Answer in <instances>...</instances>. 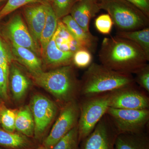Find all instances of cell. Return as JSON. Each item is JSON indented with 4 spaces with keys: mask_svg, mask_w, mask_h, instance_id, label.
Masks as SVG:
<instances>
[{
    "mask_svg": "<svg viewBox=\"0 0 149 149\" xmlns=\"http://www.w3.org/2000/svg\"><path fill=\"white\" fill-rule=\"evenodd\" d=\"M100 10L98 0H80L74 3L70 11V15L80 27L89 32L91 19Z\"/></svg>",
    "mask_w": 149,
    "mask_h": 149,
    "instance_id": "13",
    "label": "cell"
},
{
    "mask_svg": "<svg viewBox=\"0 0 149 149\" xmlns=\"http://www.w3.org/2000/svg\"><path fill=\"white\" fill-rule=\"evenodd\" d=\"M62 22L81 48L87 49L91 53L95 52L98 42L97 37L92 35L90 31H85L70 15H68L63 17Z\"/></svg>",
    "mask_w": 149,
    "mask_h": 149,
    "instance_id": "14",
    "label": "cell"
},
{
    "mask_svg": "<svg viewBox=\"0 0 149 149\" xmlns=\"http://www.w3.org/2000/svg\"><path fill=\"white\" fill-rule=\"evenodd\" d=\"M109 116L118 134L146 131L149 121V109H126L109 107Z\"/></svg>",
    "mask_w": 149,
    "mask_h": 149,
    "instance_id": "6",
    "label": "cell"
},
{
    "mask_svg": "<svg viewBox=\"0 0 149 149\" xmlns=\"http://www.w3.org/2000/svg\"><path fill=\"white\" fill-rule=\"evenodd\" d=\"M56 33L48 43L44 54V57L49 65L58 68L71 65L74 53L71 52H63L58 48L55 39Z\"/></svg>",
    "mask_w": 149,
    "mask_h": 149,
    "instance_id": "16",
    "label": "cell"
},
{
    "mask_svg": "<svg viewBox=\"0 0 149 149\" xmlns=\"http://www.w3.org/2000/svg\"><path fill=\"white\" fill-rule=\"evenodd\" d=\"M48 1H49L51 2H52V0H48Z\"/></svg>",
    "mask_w": 149,
    "mask_h": 149,
    "instance_id": "36",
    "label": "cell"
},
{
    "mask_svg": "<svg viewBox=\"0 0 149 149\" xmlns=\"http://www.w3.org/2000/svg\"><path fill=\"white\" fill-rule=\"evenodd\" d=\"M114 149H149V136L146 131L121 133L117 136Z\"/></svg>",
    "mask_w": 149,
    "mask_h": 149,
    "instance_id": "17",
    "label": "cell"
},
{
    "mask_svg": "<svg viewBox=\"0 0 149 149\" xmlns=\"http://www.w3.org/2000/svg\"><path fill=\"white\" fill-rule=\"evenodd\" d=\"M25 8L24 14L30 33L38 47L40 48V37L45 23L46 3Z\"/></svg>",
    "mask_w": 149,
    "mask_h": 149,
    "instance_id": "12",
    "label": "cell"
},
{
    "mask_svg": "<svg viewBox=\"0 0 149 149\" xmlns=\"http://www.w3.org/2000/svg\"><path fill=\"white\" fill-rule=\"evenodd\" d=\"M35 83L63 104L77 100L80 97L81 81L77 79L71 65L42 71L32 76Z\"/></svg>",
    "mask_w": 149,
    "mask_h": 149,
    "instance_id": "3",
    "label": "cell"
},
{
    "mask_svg": "<svg viewBox=\"0 0 149 149\" xmlns=\"http://www.w3.org/2000/svg\"><path fill=\"white\" fill-rule=\"evenodd\" d=\"M77 125L59 140L52 149H80Z\"/></svg>",
    "mask_w": 149,
    "mask_h": 149,
    "instance_id": "24",
    "label": "cell"
},
{
    "mask_svg": "<svg viewBox=\"0 0 149 149\" xmlns=\"http://www.w3.org/2000/svg\"><path fill=\"white\" fill-rule=\"evenodd\" d=\"M101 64L115 71L136 74L148 64L149 58L138 45L118 37L104 38L99 53Z\"/></svg>",
    "mask_w": 149,
    "mask_h": 149,
    "instance_id": "1",
    "label": "cell"
},
{
    "mask_svg": "<svg viewBox=\"0 0 149 149\" xmlns=\"http://www.w3.org/2000/svg\"><path fill=\"white\" fill-rule=\"evenodd\" d=\"M29 108L35 123L33 138L42 142L46 130L56 116L58 108L52 101L41 94L32 97Z\"/></svg>",
    "mask_w": 149,
    "mask_h": 149,
    "instance_id": "8",
    "label": "cell"
},
{
    "mask_svg": "<svg viewBox=\"0 0 149 149\" xmlns=\"http://www.w3.org/2000/svg\"><path fill=\"white\" fill-rule=\"evenodd\" d=\"M6 32L11 43L27 48L39 54L40 49L19 15H15L11 19L7 26Z\"/></svg>",
    "mask_w": 149,
    "mask_h": 149,
    "instance_id": "11",
    "label": "cell"
},
{
    "mask_svg": "<svg viewBox=\"0 0 149 149\" xmlns=\"http://www.w3.org/2000/svg\"><path fill=\"white\" fill-rule=\"evenodd\" d=\"M2 104L1 102V101H0V106H1V105Z\"/></svg>",
    "mask_w": 149,
    "mask_h": 149,
    "instance_id": "37",
    "label": "cell"
},
{
    "mask_svg": "<svg viewBox=\"0 0 149 149\" xmlns=\"http://www.w3.org/2000/svg\"><path fill=\"white\" fill-rule=\"evenodd\" d=\"M0 149H2L1 148H0Z\"/></svg>",
    "mask_w": 149,
    "mask_h": 149,
    "instance_id": "39",
    "label": "cell"
},
{
    "mask_svg": "<svg viewBox=\"0 0 149 149\" xmlns=\"http://www.w3.org/2000/svg\"><path fill=\"white\" fill-rule=\"evenodd\" d=\"M134 78L135 83H138L140 88L149 93V65H146L136 72Z\"/></svg>",
    "mask_w": 149,
    "mask_h": 149,
    "instance_id": "30",
    "label": "cell"
},
{
    "mask_svg": "<svg viewBox=\"0 0 149 149\" xmlns=\"http://www.w3.org/2000/svg\"><path fill=\"white\" fill-rule=\"evenodd\" d=\"M101 9L106 11L113 24L120 31H132L146 28L149 17L125 0H99Z\"/></svg>",
    "mask_w": 149,
    "mask_h": 149,
    "instance_id": "4",
    "label": "cell"
},
{
    "mask_svg": "<svg viewBox=\"0 0 149 149\" xmlns=\"http://www.w3.org/2000/svg\"><path fill=\"white\" fill-rule=\"evenodd\" d=\"M10 63V56L0 38V67L8 74Z\"/></svg>",
    "mask_w": 149,
    "mask_h": 149,
    "instance_id": "32",
    "label": "cell"
},
{
    "mask_svg": "<svg viewBox=\"0 0 149 149\" xmlns=\"http://www.w3.org/2000/svg\"><path fill=\"white\" fill-rule=\"evenodd\" d=\"M80 116L78 100L72 101L63 105L50 133L42 142L46 149H52L57 143L72 128L77 126Z\"/></svg>",
    "mask_w": 149,
    "mask_h": 149,
    "instance_id": "7",
    "label": "cell"
},
{
    "mask_svg": "<svg viewBox=\"0 0 149 149\" xmlns=\"http://www.w3.org/2000/svg\"><path fill=\"white\" fill-rule=\"evenodd\" d=\"M45 23L40 37V47L43 56L48 43L53 37L58 25V20L52 5L46 3Z\"/></svg>",
    "mask_w": 149,
    "mask_h": 149,
    "instance_id": "20",
    "label": "cell"
},
{
    "mask_svg": "<svg viewBox=\"0 0 149 149\" xmlns=\"http://www.w3.org/2000/svg\"><path fill=\"white\" fill-rule=\"evenodd\" d=\"M10 86L13 98L19 101L26 95L30 82L28 78L17 67L12 65L9 68Z\"/></svg>",
    "mask_w": 149,
    "mask_h": 149,
    "instance_id": "19",
    "label": "cell"
},
{
    "mask_svg": "<svg viewBox=\"0 0 149 149\" xmlns=\"http://www.w3.org/2000/svg\"><path fill=\"white\" fill-rule=\"evenodd\" d=\"M5 1V0H0V3H1L3 1Z\"/></svg>",
    "mask_w": 149,
    "mask_h": 149,
    "instance_id": "35",
    "label": "cell"
},
{
    "mask_svg": "<svg viewBox=\"0 0 149 149\" xmlns=\"http://www.w3.org/2000/svg\"><path fill=\"white\" fill-rule=\"evenodd\" d=\"M56 33V45L61 50L74 53L80 48H82L62 22H58Z\"/></svg>",
    "mask_w": 149,
    "mask_h": 149,
    "instance_id": "22",
    "label": "cell"
},
{
    "mask_svg": "<svg viewBox=\"0 0 149 149\" xmlns=\"http://www.w3.org/2000/svg\"><path fill=\"white\" fill-rule=\"evenodd\" d=\"M46 0H8L7 2L0 10V19L19 8L31 3H47Z\"/></svg>",
    "mask_w": 149,
    "mask_h": 149,
    "instance_id": "28",
    "label": "cell"
},
{
    "mask_svg": "<svg viewBox=\"0 0 149 149\" xmlns=\"http://www.w3.org/2000/svg\"><path fill=\"white\" fill-rule=\"evenodd\" d=\"M9 74L0 67V99L7 100L8 99V92Z\"/></svg>",
    "mask_w": 149,
    "mask_h": 149,
    "instance_id": "31",
    "label": "cell"
},
{
    "mask_svg": "<svg viewBox=\"0 0 149 149\" xmlns=\"http://www.w3.org/2000/svg\"><path fill=\"white\" fill-rule=\"evenodd\" d=\"M77 0H52V7L58 19L62 18L70 13Z\"/></svg>",
    "mask_w": 149,
    "mask_h": 149,
    "instance_id": "27",
    "label": "cell"
},
{
    "mask_svg": "<svg viewBox=\"0 0 149 149\" xmlns=\"http://www.w3.org/2000/svg\"><path fill=\"white\" fill-rule=\"evenodd\" d=\"M17 111L0 106V125L2 129L9 132H14L15 121Z\"/></svg>",
    "mask_w": 149,
    "mask_h": 149,
    "instance_id": "25",
    "label": "cell"
},
{
    "mask_svg": "<svg viewBox=\"0 0 149 149\" xmlns=\"http://www.w3.org/2000/svg\"><path fill=\"white\" fill-rule=\"evenodd\" d=\"M15 129L18 133L29 138L34 137L35 123L29 107L25 106L17 111Z\"/></svg>",
    "mask_w": 149,
    "mask_h": 149,
    "instance_id": "21",
    "label": "cell"
},
{
    "mask_svg": "<svg viewBox=\"0 0 149 149\" xmlns=\"http://www.w3.org/2000/svg\"><path fill=\"white\" fill-rule=\"evenodd\" d=\"M80 81L82 98L110 93L136 83L132 74L115 71L95 63L88 67Z\"/></svg>",
    "mask_w": 149,
    "mask_h": 149,
    "instance_id": "2",
    "label": "cell"
},
{
    "mask_svg": "<svg viewBox=\"0 0 149 149\" xmlns=\"http://www.w3.org/2000/svg\"><path fill=\"white\" fill-rule=\"evenodd\" d=\"M34 149H46L42 145H41V146H40L37 147V148H35Z\"/></svg>",
    "mask_w": 149,
    "mask_h": 149,
    "instance_id": "34",
    "label": "cell"
},
{
    "mask_svg": "<svg viewBox=\"0 0 149 149\" xmlns=\"http://www.w3.org/2000/svg\"><path fill=\"white\" fill-rule=\"evenodd\" d=\"M146 91L136 83L110 92L109 107L126 109H149V98Z\"/></svg>",
    "mask_w": 149,
    "mask_h": 149,
    "instance_id": "9",
    "label": "cell"
},
{
    "mask_svg": "<svg viewBox=\"0 0 149 149\" xmlns=\"http://www.w3.org/2000/svg\"><path fill=\"white\" fill-rule=\"evenodd\" d=\"M135 6L149 17V0H125Z\"/></svg>",
    "mask_w": 149,
    "mask_h": 149,
    "instance_id": "33",
    "label": "cell"
},
{
    "mask_svg": "<svg viewBox=\"0 0 149 149\" xmlns=\"http://www.w3.org/2000/svg\"><path fill=\"white\" fill-rule=\"evenodd\" d=\"M110 92L82 98L79 102L80 116L77 124L80 143L94 130L109 107Z\"/></svg>",
    "mask_w": 149,
    "mask_h": 149,
    "instance_id": "5",
    "label": "cell"
},
{
    "mask_svg": "<svg viewBox=\"0 0 149 149\" xmlns=\"http://www.w3.org/2000/svg\"><path fill=\"white\" fill-rule=\"evenodd\" d=\"M118 37L130 40L138 45L149 58V28L132 31L118 32Z\"/></svg>",
    "mask_w": 149,
    "mask_h": 149,
    "instance_id": "23",
    "label": "cell"
},
{
    "mask_svg": "<svg viewBox=\"0 0 149 149\" xmlns=\"http://www.w3.org/2000/svg\"><path fill=\"white\" fill-rule=\"evenodd\" d=\"M13 53L17 59L24 65L32 76L42 72V62L32 51L11 43Z\"/></svg>",
    "mask_w": 149,
    "mask_h": 149,
    "instance_id": "15",
    "label": "cell"
},
{
    "mask_svg": "<svg viewBox=\"0 0 149 149\" xmlns=\"http://www.w3.org/2000/svg\"><path fill=\"white\" fill-rule=\"evenodd\" d=\"M113 23L109 14H103L95 19V25L98 31L103 35H108L111 32Z\"/></svg>",
    "mask_w": 149,
    "mask_h": 149,
    "instance_id": "29",
    "label": "cell"
},
{
    "mask_svg": "<svg viewBox=\"0 0 149 149\" xmlns=\"http://www.w3.org/2000/svg\"><path fill=\"white\" fill-rule=\"evenodd\" d=\"M92 61V53L87 49L80 48L73 54L72 63L77 68H88L93 63Z\"/></svg>",
    "mask_w": 149,
    "mask_h": 149,
    "instance_id": "26",
    "label": "cell"
},
{
    "mask_svg": "<svg viewBox=\"0 0 149 149\" xmlns=\"http://www.w3.org/2000/svg\"><path fill=\"white\" fill-rule=\"evenodd\" d=\"M77 1H80V0H77ZM99 1V0H98Z\"/></svg>",
    "mask_w": 149,
    "mask_h": 149,
    "instance_id": "38",
    "label": "cell"
},
{
    "mask_svg": "<svg viewBox=\"0 0 149 149\" xmlns=\"http://www.w3.org/2000/svg\"><path fill=\"white\" fill-rule=\"evenodd\" d=\"M118 134L109 116L106 114L93 131L80 142V149H114Z\"/></svg>",
    "mask_w": 149,
    "mask_h": 149,
    "instance_id": "10",
    "label": "cell"
},
{
    "mask_svg": "<svg viewBox=\"0 0 149 149\" xmlns=\"http://www.w3.org/2000/svg\"><path fill=\"white\" fill-rule=\"evenodd\" d=\"M0 146L8 149H34L35 143L19 133L9 132L0 128Z\"/></svg>",
    "mask_w": 149,
    "mask_h": 149,
    "instance_id": "18",
    "label": "cell"
}]
</instances>
